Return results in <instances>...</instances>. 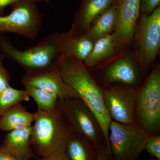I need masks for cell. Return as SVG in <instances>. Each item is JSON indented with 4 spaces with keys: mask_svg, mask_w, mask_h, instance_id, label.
<instances>
[{
    "mask_svg": "<svg viewBox=\"0 0 160 160\" xmlns=\"http://www.w3.org/2000/svg\"><path fill=\"white\" fill-rule=\"evenodd\" d=\"M134 124L148 135L160 134V69H152L137 90Z\"/></svg>",
    "mask_w": 160,
    "mask_h": 160,
    "instance_id": "cell-4",
    "label": "cell"
},
{
    "mask_svg": "<svg viewBox=\"0 0 160 160\" xmlns=\"http://www.w3.org/2000/svg\"><path fill=\"white\" fill-rule=\"evenodd\" d=\"M0 53L17 63L26 73H36L56 69L62 58L59 47L58 32H52L35 46L25 50L18 49L0 34Z\"/></svg>",
    "mask_w": 160,
    "mask_h": 160,
    "instance_id": "cell-2",
    "label": "cell"
},
{
    "mask_svg": "<svg viewBox=\"0 0 160 160\" xmlns=\"http://www.w3.org/2000/svg\"><path fill=\"white\" fill-rule=\"evenodd\" d=\"M98 151L91 141L72 129L66 150L69 160H97Z\"/></svg>",
    "mask_w": 160,
    "mask_h": 160,
    "instance_id": "cell-16",
    "label": "cell"
},
{
    "mask_svg": "<svg viewBox=\"0 0 160 160\" xmlns=\"http://www.w3.org/2000/svg\"><path fill=\"white\" fill-rule=\"evenodd\" d=\"M37 160H69L66 152L46 157H40Z\"/></svg>",
    "mask_w": 160,
    "mask_h": 160,
    "instance_id": "cell-27",
    "label": "cell"
},
{
    "mask_svg": "<svg viewBox=\"0 0 160 160\" xmlns=\"http://www.w3.org/2000/svg\"><path fill=\"white\" fill-rule=\"evenodd\" d=\"M97 160H111L106 145H103L98 149V157Z\"/></svg>",
    "mask_w": 160,
    "mask_h": 160,
    "instance_id": "cell-26",
    "label": "cell"
},
{
    "mask_svg": "<svg viewBox=\"0 0 160 160\" xmlns=\"http://www.w3.org/2000/svg\"><path fill=\"white\" fill-rule=\"evenodd\" d=\"M72 129L58 110L34 112L31 141L35 154L46 157L66 152Z\"/></svg>",
    "mask_w": 160,
    "mask_h": 160,
    "instance_id": "cell-3",
    "label": "cell"
},
{
    "mask_svg": "<svg viewBox=\"0 0 160 160\" xmlns=\"http://www.w3.org/2000/svg\"><path fill=\"white\" fill-rule=\"evenodd\" d=\"M4 58H5L3 57V56L0 53V59H4Z\"/></svg>",
    "mask_w": 160,
    "mask_h": 160,
    "instance_id": "cell-30",
    "label": "cell"
},
{
    "mask_svg": "<svg viewBox=\"0 0 160 160\" xmlns=\"http://www.w3.org/2000/svg\"><path fill=\"white\" fill-rule=\"evenodd\" d=\"M117 22L116 7L113 2L110 7L92 21L85 34L93 43L114 32Z\"/></svg>",
    "mask_w": 160,
    "mask_h": 160,
    "instance_id": "cell-17",
    "label": "cell"
},
{
    "mask_svg": "<svg viewBox=\"0 0 160 160\" xmlns=\"http://www.w3.org/2000/svg\"><path fill=\"white\" fill-rule=\"evenodd\" d=\"M24 87L30 97L36 103L38 111L52 112L58 110L59 98L57 96L32 86Z\"/></svg>",
    "mask_w": 160,
    "mask_h": 160,
    "instance_id": "cell-20",
    "label": "cell"
},
{
    "mask_svg": "<svg viewBox=\"0 0 160 160\" xmlns=\"http://www.w3.org/2000/svg\"><path fill=\"white\" fill-rule=\"evenodd\" d=\"M0 160H20L10 155L0 151Z\"/></svg>",
    "mask_w": 160,
    "mask_h": 160,
    "instance_id": "cell-28",
    "label": "cell"
},
{
    "mask_svg": "<svg viewBox=\"0 0 160 160\" xmlns=\"http://www.w3.org/2000/svg\"><path fill=\"white\" fill-rule=\"evenodd\" d=\"M138 88L122 84L102 88L104 104L111 120L126 125L134 124Z\"/></svg>",
    "mask_w": 160,
    "mask_h": 160,
    "instance_id": "cell-9",
    "label": "cell"
},
{
    "mask_svg": "<svg viewBox=\"0 0 160 160\" xmlns=\"http://www.w3.org/2000/svg\"><path fill=\"white\" fill-rule=\"evenodd\" d=\"M58 42L62 58L83 62L91 52L93 45L85 33L71 29L65 33H58Z\"/></svg>",
    "mask_w": 160,
    "mask_h": 160,
    "instance_id": "cell-14",
    "label": "cell"
},
{
    "mask_svg": "<svg viewBox=\"0 0 160 160\" xmlns=\"http://www.w3.org/2000/svg\"><path fill=\"white\" fill-rule=\"evenodd\" d=\"M30 98L25 89H15L10 86L7 87L0 92V116L15 105L28 102Z\"/></svg>",
    "mask_w": 160,
    "mask_h": 160,
    "instance_id": "cell-21",
    "label": "cell"
},
{
    "mask_svg": "<svg viewBox=\"0 0 160 160\" xmlns=\"http://www.w3.org/2000/svg\"><path fill=\"white\" fill-rule=\"evenodd\" d=\"M120 50L114 32L94 42L91 52L83 62L87 67H96Z\"/></svg>",
    "mask_w": 160,
    "mask_h": 160,
    "instance_id": "cell-18",
    "label": "cell"
},
{
    "mask_svg": "<svg viewBox=\"0 0 160 160\" xmlns=\"http://www.w3.org/2000/svg\"><path fill=\"white\" fill-rule=\"evenodd\" d=\"M114 2V0H82L71 30L85 33L95 18L110 7Z\"/></svg>",
    "mask_w": 160,
    "mask_h": 160,
    "instance_id": "cell-15",
    "label": "cell"
},
{
    "mask_svg": "<svg viewBox=\"0 0 160 160\" xmlns=\"http://www.w3.org/2000/svg\"><path fill=\"white\" fill-rule=\"evenodd\" d=\"M141 0H114L117 22L115 34L120 50L131 42L139 18Z\"/></svg>",
    "mask_w": 160,
    "mask_h": 160,
    "instance_id": "cell-10",
    "label": "cell"
},
{
    "mask_svg": "<svg viewBox=\"0 0 160 160\" xmlns=\"http://www.w3.org/2000/svg\"><path fill=\"white\" fill-rule=\"evenodd\" d=\"M3 59H0V92L10 86L11 77L3 64Z\"/></svg>",
    "mask_w": 160,
    "mask_h": 160,
    "instance_id": "cell-24",
    "label": "cell"
},
{
    "mask_svg": "<svg viewBox=\"0 0 160 160\" xmlns=\"http://www.w3.org/2000/svg\"><path fill=\"white\" fill-rule=\"evenodd\" d=\"M109 141L111 160H138L145 149L148 134L135 124L111 120Z\"/></svg>",
    "mask_w": 160,
    "mask_h": 160,
    "instance_id": "cell-6",
    "label": "cell"
},
{
    "mask_svg": "<svg viewBox=\"0 0 160 160\" xmlns=\"http://www.w3.org/2000/svg\"><path fill=\"white\" fill-rule=\"evenodd\" d=\"M145 149L149 155L160 160V135H148Z\"/></svg>",
    "mask_w": 160,
    "mask_h": 160,
    "instance_id": "cell-22",
    "label": "cell"
},
{
    "mask_svg": "<svg viewBox=\"0 0 160 160\" xmlns=\"http://www.w3.org/2000/svg\"><path fill=\"white\" fill-rule=\"evenodd\" d=\"M52 1V0H43V1H44L46 3L49 2H51Z\"/></svg>",
    "mask_w": 160,
    "mask_h": 160,
    "instance_id": "cell-29",
    "label": "cell"
},
{
    "mask_svg": "<svg viewBox=\"0 0 160 160\" xmlns=\"http://www.w3.org/2000/svg\"><path fill=\"white\" fill-rule=\"evenodd\" d=\"M58 69L74 97L82 100L97 118L110 154L109 130L111 120L104 104L102 88L95 80L83 61L62 58Z\"/></svg>",
    "mask_w": 160,
    "mask_h": 160,
    "instance_id": "cell-1",
    "label": "cell"
},
{
    "mask_svg": "<svg viewBox=\"0 0 160 160\" xmlns=\"http://www.w3.org/2000/svg\"><path fill=\"white\" fill-rule=\"evenodd\" d=\"M135 29L138 47V56L143 69H147L156 58L160 47V6L151 14L140 15Z\"/></svg>",
    "mask_w": 160,
    "mask_h": 160,
    "instance_id": "cell-8",
    "label": "cell"
},
{
    "mask_svg": "<svg viewBox=\"0 0 160 160\" xmlns=\"http://www.w3.org/2000/svg\"><path fill=\"white\" fill-rule=\"evenodd\" d=\"M140 71L136 63L128 56L113 61L103 70L102 79L106 86L122 84L138 88Z\"/></svg>",
    "mask_w": 160,
    "mask_h": 160,
    "instance_id": "cell-11",
    "label": "cell"
},
{
    "mask_svg": "<svg viewBox=\"0 0 160 160\" xmlns=\"http://www.w3.org/2000/svg\"><path fill=\"white\" fill-rule=\"evenodd\" d=\"M22 83L24 86H32L51 92L59 99L74 97L73 92L64 82L58 68L38 73H25Z\"/></svg>",
    "mask_w": 160,
    "mask_h": 160,
    "instance_id": "cell-12",
    "label": "cell"
},
{
    "mask_svg": "<svg viewBox=\"0 0 160 160\" xmlns=\"http://www.w3.org/2000/svg\"><path fill=\"white\" fill-rule=\"evenodd\" d=\"M160 0H141L140 12L141 14H151L160 6Z\"/></svg>",
    "mask_w": 160,
    "mask_h": 160,
    "instance_id": "cell-23",
    "label": "cell"
},
{
    "mask_svg": "<svg viewBox=\"0 0 160 160\" xmlns=\"http://www.w3.org/2000/svg\"></svg>",
    "mask_w": 160,
    "mask_h": 160,
    "instance_id": "cell-31",
    "label": "cell"
},
{
    "mask_svg": "<svg viewBox=\"0 0 160 160\" xmlns=\"http://www.w3.org/2000/svg\"><path fill=\"white\" fill-rule=\"evenodd\" d=\"M11 12L0 16V34L11 33L35 40L43 23L37 3L21 2L12 5Z\"/></svg>",
    "mask_w": 160,
    "mask_h": 160,
    "instance_id": "cell-7",
    "label": "cell"
},
{
    "mask_svg": "<svg viewBox=\"0 0 160 160\" xmlns=\"http://www.w3.org/2000/svg\"><path fill=\"white\" fill-rule=\"evenodd\" d=\"M34 113L29 112L22 103L12 106L0 116V131L8 132L32 126Z\"/></svg>",
    "mask_w": 160,
    "mask_h": 160,
    "instance_id": "cell-19",
    "label": "cell"
},
{
    "mask_svg": "<svg viewBox=\"0 0 160 160\" xmlns=\"http://www.w3.org/2000/svg\"><path fill=\"white\" fill-rule=\"evenodd\" d=\"M58 109L72 129L89 139L98 149L106 145L97 118L82 100L76 97L58 99Z\"/></svg>",
    "mask_w": 160,
    "mask_h": 160,
    "instance_id": "cell-5",
    "label": "cell"
},
{
    "mask_svg": "<svg viewBox=\"0 0 160 160\" xmlns=\"http://www.w3.org/2000/svg\"><path fill=\"white\" fill-rule=\"evenodd\" d=\"M32 126L8 132L0 145V151L20 160H29L36 157L32 146Z\"/></svg>",
    "mask_w": 160,
    "mask_h": 160,
    "instance_id": "cell-13",
    "label": "cell"
},
{
    "mask_svg": "<svg viewBox=\"0 0 160 160\" xmlns=\"http://www.w3.org/2000/svg\"><path fill=\"white\" fill-rule=\"evenodd\" d=\"M43 0H0V16L5 15V10L8 6H12L21 2H32L36 3L42 2Z\"/></svg>",
    "mask_w": 160,
    "mask_h": 160,
    "instance_id": "cell-25",
    "label": "cell"
}]
</instances>
